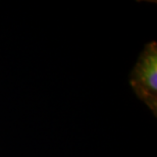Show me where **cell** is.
Here are the masks:
<instances>
[{
	"label": "cell",
	"mask_w": 157,
	"mask_h": 157,
	"mask_svg": "<svg viewBox=\"0 0 157 157\" xmlns=\"http://www.w3.org/2000/svg\"><path fill=\"white\" fill-rule=\"evenodd\" d=\"M130 83L139 99L157 115V43L146 44L131 73Z\"/></svg>",
	"instance_id": "obj_1"
}]
</instances>
